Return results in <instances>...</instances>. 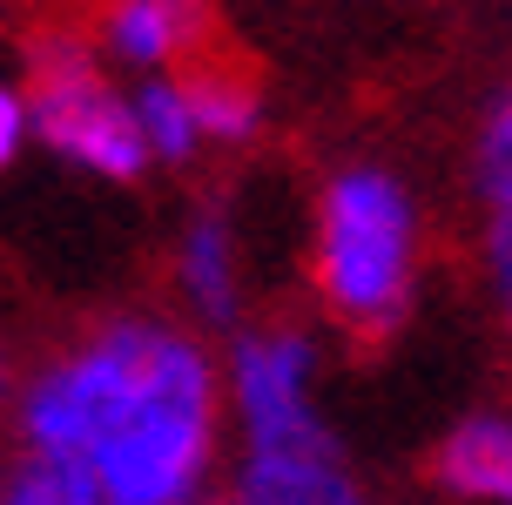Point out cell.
I'll return each mask as SVG.
<instances>
[{"label":"cell","mask_w":512,"mask_h":505,"mask_svg":"<svg viewBox=\"0 0 512 505\" xmlns=\"http://www.w3.org/2000/svg\"><path fill=\"white\" fill-rule=\"evenodd\" d=\"M0 472H7V465H0Z\"/></svg>","instance_id":"e0dca14e"},{"label":"cell","mask_w":512,"mask_h":505,"mask_svg":"<svg viewBox=\"0 0 512 505\" xmlns=\"http://www.w3.org/2000/svg\"><path fill=\"white\" fill-rule=\"evenodd\" d=\"M182 95H189V115H196V135L203 142H256L263 128V95H256L250 75L236 68H189L182 75Z\"/></svg>","instance_id":"9c48e42d"},{"label":"cell","mask_w":512,"mask_h":505,"mask_svg":"<svg viewBox=\"0 0 512 505\" xmlns=\"http://www.w3.org/2000/svg\"><path fill=\"white\" fill-rule=\"evenodd\" d=\"M209 505H223V499H209Z\"/></svg>","instance_id":"2e32d148"},{"label":"cell","mask_w":512,"mask_h":505,"mask_svg":"<svg viewBox=\"0 0 512 505\" xmlns=\"http://www.w3.org/2000/svg\"><path fill=\"white\" fill-rule=\"evenodd\" d=\"M27 458H68L102 505H209L223 472L216 351L169 317H115L14 384Z\"/></svg>","instance_id":"6da1fadb"},{"label":"cell","mask_w":512,"mask_h":505,"mask_svg":"<svg viewBox=\"0 0 512 505\" xmlns=\"http://www.w3.org/2000/svg\"><path fill=\"white\" fill-rule=\"evenodd\" d=\"M216 378H223V425H236V445H270V438L331 425L317 398L324 351L304 324H236L230 351L216 357Z\"/></svg>","instance_id":"277c9868"},{"label":"cell","mask_w":512,"mask_h":505,"mask_svg":"<svg viewBox=\"0 0 512 505\" xmlns=\"http://www.w3.org/2000/svg\"><path fill=\"white\" fill-rule=\"evenodd\" d=\"M21 142H27V101H21V88L0 81V169L21 155Z\"/></svg>","instance_id":"4fadbf2b"},{"label":"cell","mask_w":512,"mask_h":505,"mask_svg":"<svg viewBox=\"0 0 512 505\" xmlns=\"http://www.w3.org/2000/svg\"><path fill=\"white\" fill-rule=\"evenodd\" d=\"M14 384L21 378H14V364H7V351H0V418H7V404H14Z\"/></svg>","instance_id":"9a60e30c"},{"label":"cell","mask_w":512,"mask_h":505,"mask_svg":"<svg viewBox=\"0 0 512 505\" xmlns=\"http://www.w3.org/2000/svg\"><path fill=\"white\" fill-rule=\"evenodd\" d=\"M432 485L452 505H512V411H465L432 445Z\"/></svg>","instance_id":"52a82bcc"},{"label":"cell","mask_w":512,"mask_h":505,"mask_svg":"<svg viewBox=\"0 0 512 505\" xmlns=\"http://www.w3.org/2000/svg\"><path fill=\"white\" fill-rule=\"evenodd\" d=\"M102 41H108V54H115L122 68H135V75H169L182 54L196 48L162 0H108Z\"/></svg>","instance_id":"ba28073f"},{"label":"cell","mask_w":512,"mask_h":505,"mask_svg":"<svg viewBox=\"0 0 512 505\" xmlns=\"http://www.w3.org/2000/svg\"><path fill=\"white\" fill-rule=\"evenodd\" d=\"M176 297H182V310L196 317V337H203V330H236L243 324V256H236V229L216 202L189 209V223H182Z\"/></svg>","instance_id":"8992f818"},{"label":"cell","mask_w":512,"mask_h":505,"mask_svg":"<svg viewBox=\"0 0 512 505\" xmlns=\"http://www.w3.org/2000/svg\"><path fill=\"white\" fill-rule=\"evenodd\" d=\"M486 277H492V297H499V310L512 324V209L486 216Z\"/></svg>","instance_id":"7c38bea8"},{"label":"cell","mask_w":512,"mask_h":505,"mask_svg":"<svg viewBox=\"0 0 512 505\" xmlns=\"http://www.w3.org/2000/svg\"><path fill=\"white\" fill-rule=\"evenodd\" d=\"M27 128L61 162L102 182H135L149 169L142 135L128 122V101L102 81V61L75 27H41L27 41Z\"/></svg>","instance_id":"3957f363"},{"label":"cell","mask_w":512,"mask_h":505,"mask_svg":"<svg viewBox=\"0 0 512 505\" xmlns=\"http://www.w3.org/2000/svg\"><path fill=\"white\" fill-rule=\"evenodd\" d=\"M216 499L223 505H378L331 425L297 431V438H270V445H236L230 479L216 485Z\"/></svg>","instance_id":"5b68a950"},{"label":"cell","mask_w":512,"mask_h":505,"mask_svg":"<svg viewBox=\"0 0 512 505\" xmlns=\"http://www.w3.org/2000/svg\"><path fill=\"white\" fill-rule=\"evenodd\" d=\"M162 7L176 14V27H182V34H189V41L203 48V34H209V0H162Z\"/></svg>","instance_id":"5bb4252c"},{"label":"cell","mask_w":512,"mask_h":505,"mask_svg":"<svg viewBox=\"0 0 512 505\" xmlns=\"http://www.w3.org/2000/svg\"><path fill=\"white\" fill-rule=\"evenodd\" d=\"M0 505H102L81 465L68 458H14L0 472Z\"/></svg>","instance_id":"8fae6325"},{"label":"cell","mask_w":512,"mask_h":505,"mask_svg":"<svg viewBox=\"0 0 512 505\" xmlns=\"http://www.w3.org/2000/svg\"><path fill=\"white\" fill-rule=\"evenodd\" d=\"M317 297L337 324L378 344L411 317L418 297V202L391 169L351 162L317 196Z\"/></svg>","instance_id":"7a4b0ae2"},{"label":"cell","mask_w":512,"mask_h":505,"mask_svg":"<svg viewBox=\"0 0 512 505\" xmlns=\"http://www.w3.org/2000/svg\"><path fill=\"white\" fill-rule=\"evenodd\" d=\"M128 122L142 135V155L149 162H169L182 169L189 155L203 149V135H196V115H189V95H182V75H149L128 101Z\"/></svg>","instance_id":"30bf717a"}]
</instances>
